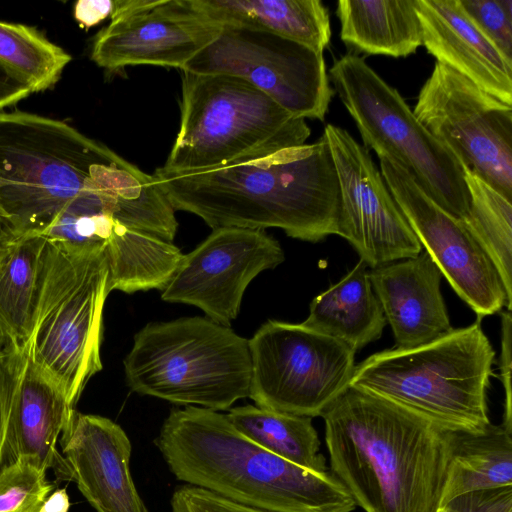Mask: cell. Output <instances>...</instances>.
<instances>
[{"label":"cell","instance_id":"6da1fadb","mask_svg":"<svg viewBox=\"0 0 512 512\" xmlns=\"http://www.w3.org/2000/svg\"><path fill=\"white\" fill-rule=\"evenodd\" d=\"M153 176L175 211L195 214L213 230L273 227L313 243L337 232L339 181L324 135L213 170L157 168Z\"/></svg>","mask_w":512,"mask_h":512},{"label":"cell","instance_id":"7a4b0ae2","mask_svg":"<svg viewBox=\"0 0 512 512\" xmlns=\"http://www.w3.org/2000/svg\"><path fill=\"white\" fill-rule=\"evenodd\" d=\"M330 468L365 512H436L450 431L349 386L321 415Z\"/></svg>","mask_w":512,"mask_h":512},{"label":"cell","instance_id":"3957f363","mask_svg":"<svg viewBox=\"0 0 512 512\" xmlns=\"http://www.w3.org/2000/svg\"><path fill=\"white\" fill-rule=\"evenodd\" d=\"M155 445L180 481L267 512H352L356 504L328 472L287 461L255 444L226 414L197 406L172 410Z\"/></svg>","mask_w":512,"mask_h":512},{"label":"cell","instance_id":"277c9868","mask_svg":"<svg viewBox=\"0 0 512 512\" xmlns=\"http://www.w3.org/2000/svg\"><path fill=\"white\" fill-rule=\"evenodd\" d=\"M0 232L34 235L75 196L109 188L158 187L103 143L64 121L20 110L0 111Z\"/></svg>","mask_w":512,"mask_h":512},{"label":"cell","instance_id":"5b68a950","mask_svg":"<svg viewBox=\"0 0 512 512\" xmlns=\"http://www.w3.org/2000/svg\"><path fill=\"white\" fill-rule=\"evenodd\" d=\"M494 349L481 319L413 348L387 349L356 365L350 386L401 406L450 432L490 423L487 390Z\"/></svg>","mask_w":512,"mask_h":512},{"label":"cell","instance_id":"8992f818","mask_svg":"<svg viewBox=\"0 0 512 512\" xmlns=\"http://www.w3.org/2000/svg\"><path fill=\"white\" fill-rule=\"evenodd\" d=\"M180 127L166 173L213 170L305 144L310 128L248 81L182 71Z\"/></svg>","mask_w":512,"mask_h":512},{"label":"cell","instance_id":"52a82bcc","mask_svg":"<svg viewBox=\"0 0 512 512\" xmlns=\"http://www.w3.org/2000/svg\"><path fill=\"white\" fill-rule=\"evenodd\" d=\"M123 363L132 391L174 404L220 411L249 397L248 339L208 317L147 324Z\"/></svg>","mask_w":512,"mask_h":512},{"label":"cell","instance_id":"ba28073f","mask_svg":"<svg viewBox=\"0 0 512 512\" xmlns=\"http://www.w3.org/2000/svg\"><path fill=\"white\" fill-rule=\"evenodd\" d=\"M110 293L104 250L46 242L26 343L34 364L75 408L102 369L103 309Z\"/></svg>","mask_w":512,"mask_h":512},{"label":"cell","instance_id":"9c48e42d","mask_svg":"<svg viewBox=\"0 0 512 512\" xmlns=\"http://www.w3.org/2000/svg\"><path fill=\"white\" fill-rule=\"evenodd\" d=\"M328 77L355 121L364 147L403 166L435 203L462 220L469 209L463 167L416 118L399 92L354 53L334 60Z\"/></svg>","mask_w":512,"mask_h":512},{"label":"cell","instance_id":"30bf717a","mask_svg":"<svg viewBox=\"0 0 512 512\" xmlns=\"http://www.w3.org/2000/svg\"><path fill=\"white\" fill-rule=\"evenodd\" d=\"M256 406L316 417L350 386L355 351L301 323L268 320L248 340Z\"/></svg>","mask_w":512,"mask_h":512},{"label":"cell","instance_id":"8fae6325","mask_svg":"<svg viewBox=\"0 0 512 512\" xmlns=\"http://www.w3.org/2000/svg\"><path fill=\"white\" fill-rule=\"evenodd\" d=\"M182 71L242 78L304 119L324 121L334 95L323 52L254 28L222 26Z\"/></svg>","mask_w":512,"mask_h":512},{"label":"cell","instance_id":"7c38bea8","mask_svg":"<svg viewBox=\"0 0 512 512\" xmlns=\"http://www.w3.org/2000/svg\"><path fill=\"white\" fill-rule=\"evenodd\" d=\"M413 113L462 166L512 201V106L436 61Z\"/></svg>","mask_w":512,"mask_h":512},{"label":"cell","instance_id":"4fadbf2b","mask_svg":"<svg viewBox=\"0 0 512 512\" xmlns=\"http://www.w3.org/2000/svg\"><path fill=\"white\" fill-rule=\"evenodd\" d=\"M380 172L425 251L478 319L511 310L501 276L464 224L435 203L403 166L379 155Z\"/></svg>","mask_w":512,"mask_h":512},{"label":"cell","instance_id":"5bb4252c","mask_svg":"<svg viewBox=\"0 0 512 512\" xmlns=\"http://www.w3.org/2000/svg\"><path fill=\"white\" fill-rule=\"evenodd\" d=\"M323 135L339 181L336 234L346 239L371 269L420 254L422 245L367 148L333 124L326 125Z\"/></svg>","mask_w":512,"mask_h":512},{"label":"cell","instance_id":"9a60e30c","mask_svg":"<svg viewBox=\"0 0 512 512\" xmlns=\"http://www.w3.org/2000/svg\"><path fill=\"white\" fill-rule=\"evenodd\" d=\"M285 259L279 242L264 230L219 228L183 254L161 290V299L201 309L229 326L237 318L247 286L262 271Z\"/></svg>","mask_w":512,"mask_h":512},{"label":"cell","instance_id":"2e32d148","mask_svg":"<svg viewBox=\"0 0 512 512\" xmlns=\"http://www.w3.org/2000/svg\"><path fill=\"white\" fill-rule=\"evenodd\" d=\"M221 27L193 16L181 0H118L111 22L94 39L91 59L110 72L134 65L183 70Z\"/></svg>","mask_w":512,"mask_h":512},{"label":"cell","instance_id":"e0dca14e","mask_svg":"<svg viewBox=\"0 0 512 512\" xmlns=\"http://www.w3.org/2000/svg\"><path fill=\"white\" fill-rule=\"evenodd\" d=\"M59 443L72 480L97 512H148L130 472L132 446L121 426L75 410Z\"/></svg>","mask_w":512,"mask_h":512},{"label":"cell","instance_id":"ac0fdd59","mask_svg":"<svg viewBox=\"0 0 512 512\" xmlns=\"http://www.w3.org/2000/svg\"><path fill=\"white\" fill-rule=\"evenodd\" d=\"M422 45L479 88L512 106V61L475 25L459 0H415Z\"/></svg>","mask_w":512,"mask_h":512},{"label":"cell","instance_id":"d6986e66","mask_svg":"<svg viewBox=\"0 0 512 512\" xmlns=\"http://www.w3.org/2000/svg\"><path fill=\"white\" fill-rule=\"evenodd\" d=\"M62 391L32 361L25 344L19 352L8 421L10 462L20 457L52 470L60 481H71V469L57 443L72 416Z\"/></svg>","mask_w":512,"mask_h":512},{"label":"cell","instance_id":"ffe728a7","mask_svg":"<svg viewBox=\"0 0 512 512\" xmlns=\"http://www.w3.org/2000/svg\"><path fill=\"white\" fill-rule=\"evenodd\" d=\"M377 299L397 348H413L453 328L441 294L442 274L424 250L416 257L369 271Z\"/></svg>","mask_w":512,"mask_h":512},{"label":"cell","instance_id":"44dd1931","mask_svg":"<svg viewBox=\"0 0 512 512\" xmlns=\"http://www.w3.org/2000/svg\"><path fill=\"white\" fill-rule=\"evenodd\" d=\"M196 18L265 30L323 52L331 39L330 16L320 0H181Z\"/></svg>","mask_w":512,"mask_h":512},{"label":"cell","instance_id":"7402d4cb","mask_svg":"<svg viewBox=\"0 0 512 512\" xmlns=\"http://www.w3.org/2000/svg\"><path fill=\"white\" fill-rule=\"evenodd\" d=\"M363 260L310 303L301 324L346 344L355 352L378 340L385 327L383 309Z\"/></svg>","mask_w":512,"mask_h":512},{"label":"cell","instance_id":"603a6c76","mask_svg":"<svg viewBox=\"0 0 512 512\" xmlns=\"http://www.w3.org/2000/svg\"><path fill=\"white\" fill-rule=\"evenodd\" d=\"M342 42L355 52L407 57L422 46L415 0H340Z\"/></svg>","mask_w":512,"mask_h":512},{"label":"cell","instance_id":"cb8c5ba5","mask_svg":"<svg viewBox=\"0 0 512 512\" xmlns=\"http://www.w3.org/2000/svg\"><path fill=\"white\" fill-rule=\"evenodd\" d=\"M45 244L36 235L0 232V349L28 342Z\"/></svg>","mask_w":512,"mask_h":512},{"label":"cell","instance_id":"d4e9b609","mask_svg":"<svg viewBox=\"0 0 512 512\" xmlns=\"http://www.w3.org/2000/svg\"><path fill=\"white\" fill-rule=\"evenodd\" d=\"M503 486H512V432L492 424L481 432H450L440 507L458 495Z\"/></svg>","mask_w":512,"mask_h":512},{"label":"cell","instance_id":"484cf974","mask_svg":"<svg viewBox=\"0 0 512 512\" xmlns=\"http://www.w3.org/2000/svg\"><path fill=\"white\" fill-rule=\"evenodd\" d=\"M226 416L236 430L269 452L308 470L327 472L310 417L256 405L230 408Z\"/></svg>","mask_w":512,"mask_h":512},{"label":"cell","instance_id":"4316f807","mask_svg":"<svg viewBox=\"0 0 512 512\" xmlns=\"http://www.w3.org/2000/svg\"><path fill=\"white\" fill-rule=\"evenodd\" d=\"M462 167L469 209L460 221L490 256L512 299V203L470 169Z\"/></svg>","mask_w":512,"mask_h":512},{"label":"cell","instance_id":"83f0119b","mask_svg":"<svg viewBox=\"0 0 512 512\" xmlns=\"http://www.w3.org/2000/svg\"><path fill=\"white\" fill-rule=\"evenodd\" d=\"M72 56L36 27L0 21V64L11 70L32 92L55 86Z\"/></svg>","mask_w":512,"mask_h":512},{"label":"cell","instance_id":"f1b7e54d","mask_svg":"<svg viewBox=\"0 0 512 512\" xmlns=\"http://www.w3.org/2000/svg\"><path fill=\"white\" fill-rule=\"evenodd\" d=\"M53 488L46 469L20 457L0 472V512H39Z\"/></svg>","mask_w":512,"mask_h":512},{"label":"cell","instance_id":"f546056e","mask_svg":"<svg viewBox=\"0 0 512 512\" xmlns=\"http://www.w3.org/2000/svg\"><path fill=\"white\" fill-rule=\"evenodd\" d=\"M481 32L512 61V0H459Z\"/></svg>","mask_w":512,"mask_h":512},{"label":"cell","instance_id":"4dcf8cb0","mask_svg":"<svg viewBox=\"0 0 512 512\" xmlns=\"http://www.w3.org/2000/svg\"><path fill=\"white\" fill-rule=\"evenodd\" d=\"M172 512H267L250 508L206 489L192 485L177 487L171 497Z\"/></svg>","mask_w":512,"mask_h":512},{"label":"cell","instance_id":"1f68e13d","mask_svg":"<svg viewBox=\"0 0 512 512\" xmlns=\"http://www.w3.org/2000/svg\"><path fill=\"white\" fill-rule=\"evenodd\" d=\"M20 349H0V472L11 463L8 452V421Z\"/></svg>","mask_w":512,"mask_h":512},{"label":"cell","instance_id":"d6a6232c","mask_svg":"<svg viewBox=\"0 0 512 512\" xmlns=\"http://www.w3.org/2000/svg\"><path fill=\"white\" fill-rule=\"evenodd\" d=\"M440 508L445 512H512V486L467 492Z\"/></svg>","mask_w":512,"mask_h":512},{"label":"cell","instance_id":"836d02e7","mask_svg":"<svg viewBox=\"0 0 512 512\" xmlns=\"http://www.w3.org/2000/svg\"><path fill=\"white\" fill-rule=\"evenodd\" d=\"M511 310L502 313L500 376L504 388V421L502 425L512 432V405H511Z\"/></svg>","mask_w":512,"mask_h":512},{"label":"cell","instance_id":"e575fe53","mask_svg":"<svg viewBox=\"0 0 512 512\" xmlns=\"http://www.w3.org/2000/svg\"><path fill=\"white\" fill-rule=\"evenodd\" d=\"M118 0H79L74 6V18L80 27L89 29L116 11Z\"/></svg>","mask_w":512,"mask_h":512},{"label":"cell","instance_id":"d590c367","mask_svg":"<svg viewBox=\"0 0 512 512\" xmlns=\"http://www.w3.org/2000/svg\"><path fill=\"white\" fill-rule=\"evenodd\" d=\"M31 87L11 70L0 64V111L29 96Z\"/></svg>","mask_w":512,"mask_h":512},{"label":"cell","instance_id":"8d00e7d4","mask_svg":"<svg viewBox=\"0 0 512 512\" xmlns=\"http://www.w3.org/2000/svg\"><path fill=\"white\" fill-rule=\"evenodd\" d=\"M70 508L69 496L65 488L57 489L52 492L39 512H68Z\"/></svg>","mask_w":512,"mask_h":512},{"label":"cell","instance_id":"74e56055","mask_svg":"<svg viewBox=\"0 0 512 512\" xmlns=\"http://www.w3.org/2000/svg\"><path fill=\"white\" fill-rule=\"evenodd\" d=\"M6 185H9V182L6 180L0 179V188L4 187Z\"/></svg>","mask_w":512,"mask_h":512},{"label":"cell","instance_id":"f35d334b","mask_svg":"<svg viewBox=\"0 0 512 512\" xmlns=\"http://www.w3.org/2000/svg\"><path fill=\"white\" fill-rule=\"evenodd\" d=\"M436 512H445L442 508H439Z\"/></svg>","mask_w":512,"mask_h":512}]
</instances>
